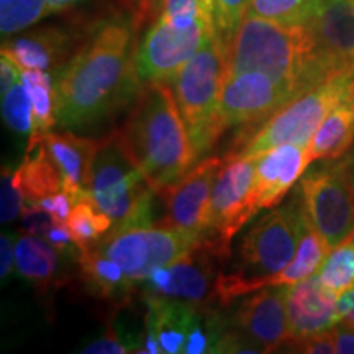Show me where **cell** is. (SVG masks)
<instances>
[{"mask_svg": "<svg viewBox=\"0 0 354 354\" xmlns=\"http://www.w3.org/2000/svg\"><path fill=\"white\" fill-rule=\"evenodd\" d=\"M17 172L26 203H38L44 197L63 190V176L43 141L26 148V156Z\"/></svg>", "mask_w": 354, "mask_h": 354, "instance_id": "25", "label": "cell"}, {"mask_svg": "<svg viewBox=\"0 0 354 354\" xmlns=\"http://www.w3.org/2000/svg\"><path fill=\"white\" fill-rule=\"evenodd\" d=\"M162 0H136L135 10H133V24L135 28H140L145 21L156 19Z\"/></svg>", "mask_w": 354, "mask_h": 354, "instance_id": "42", "label": "cell"}, {"mask_svg": "<svg viewBox=\"0 0 354 354\" xmlns=\"http://www.w3.org/2000/svg\"><path fill=\"white\" fill-rule=\"evenodd\" d=\"M15 264V246H13V234L3 233L0 238V277L2 282L7 281Z\"/></svg>", "mask_w": 354, "mask_h": 354, "instance_id": "41", "label": "cell"}, {"mask_svg": "<svg viewBox=\"0 0 354 354\" xmlns=\"http://www.w3.org/2000/svg\"><path fill=\"white\" fill-rule=\"evenodd\" d=\"M141 339L133 338L131 335H122L113 325L107 326V331L102 338L95 339L82 349L87 354H123V353H140Z\"/></svg>", "mask_w": 354, "mask_h": 354, "instance_id": "35", "label": "cell"}, {"mask_svg": "<svg viewBox=\"0 0 354 354\" xmlns=\"http://www.w3.org/2000/svg\"><path fill=\"white\" fill-rule=\"evenodd\" d=\"M320 0H251L250 15L282 25H307Z\"/></svg>", "mask_w": 354, "mask_h": 354, "instance_id": "30", "label": "cell"}, {"mask_svg": "<svg viewBox=\"0 0 354 354\" xmlns=\"http://www.w3.org/2000/svg\"><path fill=\"white\" fill-rule=\"evenodd\" d=\"M120 2L123 3V6H125L127 8H130L131 10V13H133V10H135V6H136V0H120Z\"/></svg>", "mask_w": 354, "mask_h": 354, "instance_id": "47", "label": "cell"}, {"mask_svg": "<svg viewBox=\"0 0 354 354\" xmlns=\"http://www.w3.org/2000/svg\"><path fill=\"white\" fill-rule=\"evenodd\" d=\"M2 115L6 125L10 130L21 133H32L33 130V107L25 84H15L10 91L2 94Z\"/></svg>", "mask_w": 354, "mask_h": 354, "instance_id": "32", "label": "cell"}, {"mask_svg": "<svg viewBox=\"0 0 354 354\" xmlns=\"http://www.w3.org/2000/svg\"><path fill=\"white\" fill-rule=\"evenodd\" d=\"M227 77L228 48L212 35L169 81L197 158L212 149L221 136L216 109Z\"/></svg>", "mask_w": 354, "mask_h": 354, "instance_id": "6", "label": "cell"}, {"mask_svg": "<svg viewBox=\"0 0 354 354\" xmlns=\"http://www.w3.org/2000/svg\"><path fill=\"white\" fill-rule=\"evenodd\" d=\"M77 263L81 281L88 294L109 302L115 310L130 302L135 284L97 243L82 248Z\"/></svg>", "mask_w": 354, "mask_h": 354, "instance_id": "21", "label": "cell"}, {"mask_svg": "<svg viewBox=\"0 0 354 354\" xmlns=\"http://www.w3.org/2000/svg\"><path fill=\"white\" fill-rule=\"evenodd\" d=\"M307 26L331 73H353L354 0H320Z\"/></svg>", "mask_w": 354, "mask_h": 354, "instance_id": "16", "label": "cell"}, {"mask_svg": "<svg viewBox=\"0 0 354 354\" xmlns=\"http://www.w3.org/2000/svg\"><path fill=\"white\" fill-rule=\"evenodd\" d=\"M354 143V105L346 100L339 102L325 120L318 127V130L310 140L307 146L310 161L318 159L342 158Z\"/></svg>", "mask_w": 354, "mask_h": 354, "instance_id": "24", "label": "cell"}, {"mask_svg": "<svg viewBox=\"0 0 354 354\" xmlns=\"http://www.w3.org/2000/svg\"><path fill=\"white\" fill-rule=\"evenodd\" d=\"M158 17L184 28L205 19L201 0H162Z\"/></svg>", "mask_w": 354, "mask_h": 354, "instance_id": "36", "label": "cell"}, {"mask_svg": "<svg viewBox=\"0 0 354 354\" xmlns=\"http://www.w3.org/2000/svg\"><path fill=\"white\" fill-rule=\"evenodd\" d=\"M43 143L63 176V189L73 194L76 201L88 197L91 172L100 140L77 136L74 133H46Z\"/></svg>", "mask_w": 354, "mask_h": 354, "instance_id": "20", "label": "cell"}, {"mask_svg": "<svg viewBox=\"0 0 354 354\" xmlns=\"http://www.w3.org/2000/svg\"><path fill=\"white\" fill-rule=\"evenodd\" d=\"M135 24L123 15L100 20L86 43L57 74L56 118L63 128L92 127L135 100L140 91L136 71Z\"/></svg>", "mask_w": 354, "mask_h": 354, "instance_id": "1", "label": "cell"}, {"mask_svg": "<svg viewBox=\"0 0 354 354\" xmlns=\"http://www.w3.org/2000/svg\"><path fill=\"white\" fill-rule=\"evenodd\" d=\"M86 2H88V0H46L48 10H50V13L71 10V8L82 6V3Z\"/></svg>", "mask_w": 354, "mask_h": 354, "instance_id": "45", "label": "cell"}, {"mask_svg": "<svg viewBox=\"0 0 354 354\" xmlns=\"http://www.w3.org/2000/svg\"><path fill=\"white\" fill-rule=\"evenodd\" d=\"M246 71L268 74L295 97L336 76L322 61L307 25H282L250 13L228 48V76Z\"/></svg>", "mask_w": 354, "mask_h": 354, "instance_id": "2", "label": "cell"}, {"mask_svg": "<svg viewBox=\"0 0 354 354\" xmlns=\"http://www.w3.org/2000/svg\"><path fill=\"white\" fill-rule=\"evenodd\" d=\"M201 6H202L203 15H205L207 21H209L212 28L215 30V20H214V15H215V0H201Z\"/></svg>", "mask_w": 354, "mask_h": 354, "instance_id": "46", "label": "cell"}, {"mask_svg": "<svg viewBox=\"0 0 354 354\" xmlns=\"http://www.w3.org/2000/svg\"><path fill=\"white\" fill-rule=\"evenodd\" d=\"M353 73L326 79L277 110L253 133H241L240 138L234 140L233 148L223 156L225 161L236 158L256 159L286 143L308 146L326 115L343 100Z\"/></svg>", "mask_w": 354, "mask_h": 354, "instance_id": "7", "label": "cell"}, {"mask_svg": "<svg viewBox=\"0 0 354 354\" xmlns=\"http://www.w3.org/2000/svg\"><path fill=\"white\" fill-rule=\"evenodd\" d=\"M299 190L308 223L330 250L349 240L354 232V184L344 161L308 172Z\"/></svg>", "mask_w": 354, "mask_h": 354, "instance_id": "10", "label": "cell"}, {"mask_svg": "<svg viewBox=\"0 0 354 354\" xmlns=\"http://www.w3.org/2000/svg\"><path fill=\"white\" fill-rule=\"evenodd\" d=\"M122 133L156 194L187 174L198 159L167 82L151 81L140 87Z\"/></svg>", "mask_w": 354, "mask_h": 354, "instance_id": "3", "label": "cell"}, {"mask_svg": "<svg viewBox=\"0 0 354 354\" xmlns=\"http://www.w3.org/2000/svg\"><path fill=\"white\" fill-rule=\"evenodd\" d=\"M223 158H207L187 174L159 192L166 205L165 218L158 225L202 236L209 218L212 190Z\"/></svg>", "mask_w": 354, "mask_h": 354, "instance_id": "15", "label": "cell"}, {"mask_svg": "<svg viewBox=\"0 0 354 354\" xmlns=\"http://www.w3.org/2000/svg\"><path fill=\"white\" fill-rule=\"evenodd\" d=\"M212 35L215 30L205 19L184 28L156 17L136 46L140 79L143 82H169Z\"/></svg>", "mask_w": 354, "mask_h": 354, "instance_id": "12", "label": "cell"}, {"mask_svg": "<svg viewBox=\"0 0 354 354\" xmlns=\"http://www.w3.org/2000/svg\"><path fill=\"white\" fill-rule=\"evenodd\" d=\"M349 240H351V243H353V245H354V232H353L351 236H349Z\"/></svg>", "mask_w": 354, "mask_h": 354, "instance_id": "49", "label": "cell"}, {"mask_svg": "<svg viewBox=\"0 0 354 354\" xmlns=\"http://www.w3.org/2000/svg\"><path fill=\"white\" fill-rule=\"evenodd\" d=\"M71 48V38L59 28H39L2 44L6 53L21 69H59Z\"/></svg>", "mask_w": 354, "mask_h": 354, "instance_id": "22", "label": "cell"}, {"mask_svg": "<svg viewBox=\"0 0 354 354\" xmlns=\"http://www.w3.org/2000/svg\"><path fill=\"white\" fill-rule=\"evenodd\" d=\"M43 238L55 248L57 253L66 256H79L81 253V248L77 246L76 240L71 234L68 225L61 223V221H53L51 227L43 234Z\"/></svg>", "mask_w": 354, "mask_h": 354, "instance_id": "37", "label": "cell"}, {"mask_svg": "<svg viewBox=\"0 0 354 354\" xmlns=\"http://www.w3.org/2000/svg\"><path fill=\"white\" fill-rule=\"evenodd\" d=\"M91 201L118 225L151 223L156 192L128 148L122 130L100 140L87 190Z\"/></svg>", "mask_w": 354, "mask_h": 354, "instance_id": "5", "label": "cell"}, {"mask_svg": "<svg viewBox=\"0 0 354 354\" xmlns=\"http://www.w3.org/2000/svg\"><path fill=\"white\" fill-rule=\"evenodd\" d=\"M307 223L300 190L286 205L256 220L220 272L216 282L220 307H228L234 299L268 287L269 279L295 256Z\"/></svg>", "mask_w": 354, "mask_h": 354, "instance_id": "4", "label": "cell"}, {"mask_svg": "<svg viewBox=\"0 0 354 354\" xmlns=\"http://www.w3.org/2000/svg\"><path fill=\"white\" fill-rule=\"evenodd\" d=\"M26 205L24 189H21L19 172L12 167H2L0 179V220L2 223H12L24 212Z\"/></svg>", "mask_w": 354, "mask_h": 354, "instance_id": "34", "label": "cell"}, {"mask_svg": "<svg viewBox=\"0 0 354 354\" xmlns=\"http://www.w3.org/2000/svg\"><path fill=\"white\" fill-rule=\"evenodd\" d=\"M227 323L246 353L279 351L289 339L287 287H263L253 292Z\"/></svg>", "mask_w": 354, "mask_h": 354, "instance_id": "14", "label": "cell"}, {"mask_svg": "<svg viewBox=\"0 0 354 354\" xmlns=\"http://www.w3.org/2000/svg\"><path fill=\"white\" fill-rule=\"evenodd\" d=\"M336 297L338 295L326 289L318 276L287 287L289 339L286 344L333 330L339 323Z\"/></svg>", "mask_w": 354, "mask_h": 354, "instance_id": "17", "label": "cell"}, {"mask_svg": "<svg viewBox=\"0 0 354 354\" xmlns=\"http://www.w3.org/2000/svg\"><path fill=\"white\" fill-rule=\"evenodd\" d=\"M76 197L73 194L66 192V190H59V192L51 194V196L44 197L43 201H39L37 205L41 207L44 212H48L55 221H61V223H66L69 218L71 212H73L74 205H76Z\"/></svg>", "mask_w": 354, "mask_h": 354, "instance_id": "39", "label": "cell"}, {"mask_svg": "<svg viewBox=\"0 0 354 354\" xmlns=\"http://www.w3.org/2000/svg\"><path fill=\"white\" fill-rule=\"evenodd\" d=\"M250 2L251 0H215V35L227 48L245 19Z\"/></svg>", "mask_w": 354, "mask_h": 354, "instance_id": "33", "label": "cell"}, {"mask_svg": "<svg viewBox=\"0 0 354 354\" xmlns=\"http://www.w3.org/2000/svg\"><path fill=\"white\" fill-rule=\"evenodd\" d=\"M66 225L77 246L82 250L99 243L113 228V220L105 215L91 198H82L76 202Z\"/></svg>", "mask_w": 354, "mask_h": 354, "instance_id": "28", "label": "cell"}, {"mask_svg": "<svg viewBox=\"0 0 354 354\" xmlns=\"http://www.w3.org/2000/svg\"><path fill=\"white\" fill-rule=\"evenodd\" d=\"M196 234L161 225H118L97 243L133 284H143L156 268L169 266L198 241Z\"/></svg>", "mask_w": 354, "mask_h": 354, "instance_id": "9", "label": "cell"}, {"mask_svg": "<svg viewBox=\"0 0 354 354\" xmlns=\"http://www.w3.org/2000/svg\"><path fill=\"white\" fill-rule=\"evenodd\" d=\"M0 32L15 35L50 15L46 0H0Z\"/></svg>", "mask_w": 354, "mask_h": 354, "instance_id": "31", "label": "cell"}, {"mask_svg": "<svg viewBox=\"0 0 354 354\" xmlns=\"http://www.w3.org/2000/svg\"><path fill=\"white\" fill-rule=\"evenodd\" d=\"M21 82L28 91L33 107V130L30 133L28 146H26L32 148L43 141V136L50 133L57 123L56 87L50 74L41 69H24Z\"/></svg>", "mask_w": 354, "mask_h": 354, "instance_id": "26", "label": "cell"}, {"mask_svg": "<svg viewBox=\"0 0 354 354\" xmlns=\"http://www.w3.org/2000/svg\"><path fill=\"white\" fill-rule=\"evenodd\" d=\"M53 221L55 218L37 203H26L24 212H21V232L43 238V234L51 227Z\"/></svg>", "mask_w": 354, "mask_h": 354, "instance_id": "38", "label": "cell"}, {"mask_svg": "<svg viewBox=\"0 0 354 354\" xmlns=\"http://www.w3.org/2000/svg\"><path fill=\"white\" fill-rule=\"evenodd\" d=\"M333 331L336 338V353L354 354V328L339 323L335 326Z\"/></svg>", "mask_w": 354, "mask_h": 354, "instance_id": "44", "label": "cell"}, {"mask_svg": "<svg viewBox=\"0 0 354 354\" xmlns=\"http://www.w3.org/2000/svg\"><path fill=\"white\" fill-rule=\"evenodd\" d=\"M57 251L41 236L24 234L15 243L17 271L32 284L41 297H46L56 281Z\"/></svg>", "mask_w": 354, "mask_h": 354, "instance_id": "23", "label": "cell"}, {"mask_svg": "<svg viewBox=\"0 0 354 354\" xmlns=\"http://www.w3.org/2000/svg\"><path fill=\"white\" fill-rule=\"evenodd\" d=\"M349 151H351V154H349V158H351V159H354V143H353V146H351V149H349Z\"/></svg>", "mask_w": 354, "mask_h": 354, "instance_id": "48", "label": "cell"}, {"mask_svg": "<svg viewBox=\"0 0 354 354\" xmlns=\"http://www.w3.org/2000/svg\"><path fill=\"white\" fill-rule=\"evenodd\" d=\"M307 146L286 143L254 159V192L258 207L271 209L294 187L310 165Z\"/></svg>", "mask_w": 354, "mask_h": 354, "instance_id": "18", "label": "cell"}, {"mask_svg": "<svg viewBox=\"0 0 354 354\" xmlns=\"http://www.w3.org/2000/svg\"><path fill=\"white\" fill-rule=\"evenodd\" d=\"M330 251L331 250L326 245V241L320 236V233L312 225L307 223L302 238L299 241L295 256L281 272L269 279L268 287L294 286L300 281L312 277L320 269Z\"/></svg>", "mask_w": 354, "mask_h": 354, "instance_id": "27", "label": "cell"}, {"mask_svg": "<svg viewBox=\"0 0 354 354\" xmlns=\"http://www.w3.org/2000/svg\"><path fill=\"white\" fill-rule=\"evenodd\" d=\"M336 307H338L339 323L354 328V287L339 295Z\"/></svg>", "mask_w": 354, "mask_h": 354, "instance_id": "43", "label": "cell"}, {"mask_svg": "<svg viewBox=\"0 0 354 354\" xmlns=\"http://www.w3.org/2000/svg\"><path fill=\"white\" fill-rule=\"evenodd\" d=\"M232 258V248L202 234L187 253L169 266H161L145 279L146 295L183 302L198 313L214 312L218 304L216 282Z\"/></svg>", "mask_w": 354, "mask_h": 354, "instance_id": "8", "label": "cell"}, {"mask_svg": "<svg viewBox=\"0 0 354 354\" xmlns=\"http://www.w3.org/2000/svg\"><path fill=\"white\" fill-rule=\"evenodd\" d=\"M146 304L148 312L145 317L143 343L140 353H184L189 331L198 317L197 310L177 300L158 295H146Z\"/></svg>", "mask_w": 354, "mask_h": 354, "instance_id": "19", "label": "cell"}, {"mask_svg": "<svg viewBox=\"0 0 354 354\" xmlns=\"http://www.w3.org/2000/svg\"><path fill=\"white\" fill-rule=\"evenodd\" d=\"M297 99L289 88L258 71L228 76L216 109V128L223 135L230 127L241 125L253 133L271 115Z\"/></svg>", "mask_w": 354, "mask_h": 354, "instance_id": "13", "label": "cell"}, {"mask_svg": "<svg viewBox=\"0 0 354 354\" xmlns=\"http://www.w3.org/2000/svg\"><path fill=\"white\" fill-rule=\"evenodd\" d=\"M317 276L322 281V284L333 292L335 295H342L343 292L353 289L354 245L351 240L342 243V245L330 251Z\"/></svg>", "mask_w": 354, "mask_h": 354, "instance_id": "29", "label": "cell"}, {"mask_svg": "<svg viewBox=\"0 0 354 354\" xmlns=\"http://www.w3.org/2000/svg\"><path fill=\"white\" fill-rule=\"evenodd\" d=\"M254 171V159H223L212 190L205 236L232 248L234 234L258 214Z\"/></svg>", "mask_w": 354, "mask_h": 354, "instance_id": "11", "label": "cell"}, {"mask_svg": "<svg viewBox=\"0 0 354 354\" xmlns=\"http://www.w3.org/2000/svg\"><path fill=\"white\" fill-rule=\"evenodd\" d=\"M20 69V66L10 56L2 53V57H0V86H2L0 88H2V94H6L15 84L21 81Z\"/></svg>", "mask_w": 354, "mask_h": 354, "instance_id": "40", "label": "cell"}]
</instances>
